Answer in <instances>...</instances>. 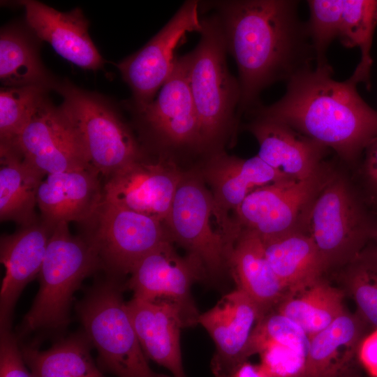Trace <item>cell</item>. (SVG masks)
Masks as SVG:
<instances>
[{"mask_svg": "<svg viewBox=\"0 0 377 377\" xmlns=\"http://www.w3.org/2000/svg\"><path fill=\"white\" fill-rule=\"evenodd\" d=\"M200 1H186L168 23L139 51L116 64L132 92V106L142 110L170 76L175 50L186 34L202 29Z\"/></svg>", "mask_w": 377, "mask_h": 377, "instance_id": "obj_10", "label": "cell"}, {"mask_svg": "<svg viewBox=\"0 0 377 377\" xmlns=\"http://www.w3.org/2000/svg\"><path fill=\"white\" fill-rule=\"evenodd\" d=\"M259 145L258 156L287 179L304 180L320 171L326 147L286 124L255 117L247 125Z\"/></svg>", "mask_w": 377, "mask_h": 377, "instance_id": "obj_23", "label": "cell"}, {"mask_svg": "<svg viewBox=\"0 0 377 377\" xmlns=\"http://www.w3.org/2000/svg\"><path fill=\"white\" fill-rule=\"evenodd\" d=\"M0 80L6 87L40 84L54 88L57 83L43 65L35 43L16 26L1 30Z\"/></svg>", "mask_w": 377, "mask_h": 377, "instance_id": "obj_29", "label": "cell"}, {"mask_svg": "<svg viewBox=\"0 0 377 377\" xmlns=\"http://www.w3.org/2000/svg\"><path fill=\"white\" fill-rule=\"evenodd\" d=\"M135 113L163 150L203 152L200 125L189 89L185 54L176 58L173 71L157 97Z\"/></svg>", "mask_w": 377, "mask_h": 377, "instance_id": "obj_14", "label": "cell"}, {"mask_svg": "<svg viewBox=\"0 0 377 377\" xmlns=\"http://www.w3.org/2000/svg\"><path fill=\"white\" fill-rule=\"evenodd\" d=\"M344 267L341 289L353 299L357 313L373 331L377 329V249L364 248Z\"/></svg>", "mask_w": 377, "mask_h": 377, "instance_id": "obj_31", "label": "cell"}, {"mask_svg": "<svg viewBox=\"0 0 377 377\" xmlns=\"http://www.w3.org/2000/svg\"><path fill=\"white\" fill-rule=\"evenodd\" d=\"M310 18L307 28L313 49L316 66L327 65V47L340 34L343 0H309Z\"/></svg>", "mask_w": 377, "mask_h": 377, "instance_id": "obj_34", "label": "cell"}, {"mask_svg": "<svg viewBox=\"0 0 377 377\" xmlns=\"http://www.w3.org/2000/svg\"><path fill=\"white\" fill-rule=\"evenodd\" d=\"M345 295L341 288L322 276L300 288L286 291L273 310L297 323L311 338L345 312Z\"/></svg>", "mask_w": 377, "mask_h": 377, "instance_id": "obj_27", "label": "cell"}, {"mask_svg": "<svg viewBox=\"0 0 377 377\" xmlns=\"http://www.w3.org/2000/svg\"><path fill=\"white\" fill-rule=\"evenodd\" d=\"M232 377H267L259 365H255L247 361L242 364L236 370Z\"/></svg>", "mask_w": 377, "mask_h": 377, "instance_id": "obj_39", "label": "cell"}, {"mask_svg": "<svg viewBox=\"0 0 377 377\" xmlns=\"http://www.w3.org/2000/svg\"><path fill=\"white\" fill-rule=\"evenodd\" d=\"M0 377H32L10 327H0Z\"/></svg>", "mask_w": 377, "mask_h": 377, "instance_id": "obj_36", "label": "cell"}, {"mask_svg": "<svg viewBox=\"0 0 377 377\" xmlns=\"http://www.w3.org/2000/svg\"><path fill=\"white\" fill-rule=\"evenodd\" d=\"M20 4L30 29L59 55L86 70L103 67L104 60L90 38L89 22L80 8L63 13L34 0H24Z\"/></svg>", "mask_w": 377, "mask_h": 377, "instance_id": "obj_19", "label": "cell"}, {"mask_svg": "<svg viewBox=\"0 0 377 377\" xmlns=\"http://www.w3.org/2000/svg\"><path fill=\"white\" fill-rule=\"evenodd\" d=\"M9 146L45 176L92 167L75 130L46 97Z\"/></svg>", "mask_w": 377, "mask_h": 377, "instance_id": "obj_13", "label": "cell"}, {"mask_svg": "<svg viewBox=\"0 0 377 377\" xmlns=\"http://www.w3.org/2000/svg\"><path fill=\"white\" fill-rule=\"evenodd\" d=\"M319 172L304 180L282 179L252 191L235 211V223L261 239L301 229L307 209L327 179Z\"/></svg>", "mask_w": 377, "mask_h": 377, "instance_id": "obj_11", "label": "cell"}, {"mask_svg": "<svg viewBox=\"0 0 377 377\" xmlns=\"http://www.w3.org/2000/svg\"><path fill=\"white\" fill-rule=\"evenodd\" d=\"M120 277L108 275L87 289L75 306L101 370L117 377H172L150 368L123 299Z\"/></svg>", "mask_w": 377, "mask_h": 377, "instance_id": "obj_5", "label": "cell"}, {"mask_svg": "<svg viewBox=\"0 0 377 377\" xmlns=\"http://www.w3.org/2000/svg\"><path fill=\"white\" fill-rule=\"evenodd\" d=\"M91 221L95 228L87 239L108 275L130 274L143 257L172 241L163 223L104 200Z\"/></svg>", "mask_w": 377, "mask_h": 377, "instance_id": "obj_8", "label": "cell"}, {"mask_svg": "<svg viewBox=\"0 0 377 377\" xmlns=\"http://www.w3.org/2000/svg\"><path fill=\"white\" fill-rule=\"evenodd\" d=\"M230 267L242 290L258 306L261 316L272 311L286 293L265 256L260 237L241 229L227 256Z\"/></svg>", "mask_w": 377, "mask_h": 377, "instance_id": "obj_24", "label": "cell"}, {"mask_svg": "<svg viewBox=\"0 0 377 377\" xmlns=\"http://www.w3.org/2000/svg\"><path fill=\"white\" fill-rule=\"evenodd\" d=\"M359 359L362 367L371 376L377 377V329L371 331L363 340Z\"/></svg>", "mask_w": 377, "mask_h": 377, "instance_id": "obj_37", "label": "cell"}, {"mask_svg": "<svg viewBox=\"0 0 377 377\" xmlns=\"http://www.w3.org/2000/svg\"><path fill=\"white\" fill-rule=\"evenodd\" d=\"M0 220L36 223L37 192L44 175L9 145H0Z\"/></svg>", "mask_w": 377, "mask_h": 377, "instance_id": "obj_26", "label": "cell"}, {"mask_svg": "<svg viewBox=\"0 0 377 377\" xmlns=\"http://www.w3.org/2000/svg\"><path fill=\"white\" fill-rule=\"evenodd\" d=\"M203 170L202 177L212 187L216 219L224 237L235 226L228 216L230 210L236 211L255 189L287 179L258 155L241 158L221 151L209 156Z\"/></svg>", "mask_w": 377, "mask_h": 377, "instance_id": "obj_17", "label": "cell"}, {"mask_svg": "<svg viewBox=\"0 0 377 377\" xmlns=\"http://www.w3.org/2000/svg\"><path fill=\"white\" fill-rule=\"evenodd\" d=\"M260 368L267 377H303L307 353L287 345L269 344L260 352Z\"/></svg>", "mask_w": 377, "mask_h": 377, "instance_id": "obj_35", "label": "cell"}, {"mask_svg": "<svg viewBox=\"0 0 377 377\" xmlns=\"http://www.w3.org/2000/svg\"><path fill=\"white\" fill-rule=\"evenodd\" d=\"M49 89L40 84L1 88L0 145L14 142Z\"/></svg>", "mask_w": 377, "mask_h": 377, "instance_id": "obj_32", "label": "cell"}, {"mask_svg": "<svg viewBox=\"0 0 377 377\" xmlns=\"http://www.w3.org/2000/svg\"><path fill=\"white\" fill-rule=\"evenodd\" d=\"M371 330L347 309L310 338L303 377H362L360 346Z\"/></svg>", "mask_w": 377, "mask_h": 377, "instance_id": "obj_22", "label": "cell"}, {"mask_svg": "<svg viewBox=\"0 0 377 377\" xmlns=\"http://www.w3.org/2000/svg\"><path fill=\"white\" fill-rule=\"evenodd\" d=\"M216 10L228 52L239 72L237 117L256 108L260 92L288 81L316 59L307 24L292 0H228L207 3Z\"/></svg>", "mask_w": 377, "mask_h": 377, "instance_id": "obj_1", "label": "cell"}, {"mask_svg": "<svg viewBox=\"0 0 377 377\" xmlns=\"http://www.w3.org/2000/svg\"><path fill=\"white\" fill-rule=\"evenodd\" d=\"M262 242L269 265L287 291L306 286L327 271L314 242L302 229Z\"/></svg>", "mask_w": 377, "mask_h": 377, "instance_id": "obj_25", "label": "cell"}, {"mask_svg": "<svg viewBox=\"0 0 377 377\" xmlns=\"http://www.w3.org/2000/svg\"><path fill=\"white\" fill-rule=\"evenodd\" d=\"M256 304L239 288L226 294L214 306L200 313L201 325L213 339L216 351L212 360L215 377H232L246 362L248 346L259 320Z\"/></svg>", "mask_w": 377, "mask_h": 377, "instance_id": "obj_16", "label": "cell"}, {"mask_svg": "<svg viewBox=\"0 0 377 377\" xmlns=\"http://www.w3.org/2000/svg\"><path fill=\"white\" fill-rule=\"evenodd\" d=\"M172 241H167L143 257L133 268L126 288L133 297L145 300H165L178 305L187 326L198 324L200 313L191 294L193 283L206 275L194 257L179 256Z\"/></svg>", "mask_w": 377, "mask_h": 377, "instance_id": "obj_12", "label": "cell"}, {"mask_svg": "<svg viewBox=\"0 0 377 377\" xmlns=\"http://www.w3.org/2000/svg\"><path fill=\"white\" fill-rule=\"evenodd\" d=\"M273 343L290 346L308 353L310 338L297 323L272 310L254 328L248 346L249 357Z\"/></svg>", "mask_w": 377, "mask_h": 377, "instance_id": "obj_33", "label": "cell"}, {"mask_svg": "<svg viewBox=\"0 0 377 377\" xmlns=\"http://www.w3.org/2000/svg\"><path fill=\"white\" fill-rule=\"evenodd\" d=\"M364 172L371 187L377 191V138L365 149Z\"/></svg>", "mask_w": 377, "mask_h": 377, "instance_id": "obj_38", "label": "cell"}, {"mask_svg": "<svg viewBox=\"0 0 377 377\" xmlns=\"http://www.w3.org/2000/svg\"><path fill=\"white\" fill-rule=\"evenodd\" d=\"M332 74L328 64L306 67L290 77L277 102L251 111L353 160L377 138V112L360 96L354 77L341 82Z\"/></svg>", "mask_w": 377, "mask_h": 377, "instance_id": "obj_2", "label": "cell"}, {"mask_svg": "<svg viewBox=\"0 0 377 377\" xmlns=\"http://www.w3.org/2000/svg\"><path fill=\"white\" fill-rule=\"evenodd\" d=\"M99 268L100 259L89 241L73 236L68 223L56 225L38 274V291L17 329V339L33 332L65 328L74 293Z\"/></svg>", "mask_w": 377, "mask_h": 377, "instance_id": "obj_4", "label": "cell"}, {"mask_svg": "<svg viewBox=\"0 0 377 377\" xmlns=\"http://www.w3.org/2000/svg\"><path fill=\"white\" fill-rule=\"evenodd\" d=\"M304 230L314 242L327 270L346 266L364 249L369 223L347 184L328 178L311 202Z\"/></svg>", "mask_w": 377, "mask_h": 377, "instance_id": "obj_7", "label": "cell"}, {"mask_svg": "<svg viewBox=\"0 0 377 377\" xmlns=\"http://www.w3.org/2000/svg\"><path fill=\"white\" fill-rule=\"evenodd\" d=\"M204 182L195 172H183L165 226L172 242L195 258L206 274L216 276L228 266L226 245L222 232L211 224L215 208Z\"/></svg>", "mask_w": 377, "mask_h": 377, "instance_id": "obj_9", "label": "cell"}, {"mask_svg": "<svg viewBox=\"0 0 377 377\" xmlns=\"http://www.w3.org/2000/svg\"><path fill=\"white\" fill-rule=\"evenodd\" d=\"M183 172L171 159L135 161L110 175L103 200L165 224Z\"/></svg>", "mask_w": 377, "mask_h": 377, "instance_id": "obj_15", "label": "cell"}, {"mask_svg": "<svg viewBox=\"0 0 377 377\" xmlns=\"http://www.w3.org/2000/svg\"><path fill=\"white\" fill-rule=\"evenodd\" d=\"M61 96L58 107L75 130L89 161L108 177L143 158L142 152L116 109L103 97L69 82L56 83Z\"/></svg>", "mask_w": 377, "mask_h": 377, "instance_id": "obj_6", "label": "cell"}, {"mask_svg": "<svg viewBox=\"0 0 377 377\" xmlns=\"http://www.w3.org/2000/svg\"><path fill=\"white\" fill-rule=\"evenodd\" d=\"M98 175L93 167L47 175L37 192L43 221L52 228L62 222L91 221L103 200Z\"/></svg>", "mask_w": 377, "mask_h": 377, "instance_id": "obj_20", "label": "cell"}, {"mask_svg": "<svg viewBox=\"0 0 377 377\" xmlns=\"http://www.w3.org/2000/svg\"><path fill=\"white\" fill-rule=\"evenodd\" d=\"M52 230L42 221L1 236L0 260L6 274L0 291V327H11L15 304L25 286L38 276Z\"/></svg>", "mask_w": 377, "mask_h": 377, "instance_id": "obj_21", "label": "cell"}, {"mask_svg": "<svg viewBox=\"0 0 377 377\" xmlns=\"http://www.w3.org/2000/svg\"><path fill=\"white\" fill-rule=\"evenodd\" d=\"M377 24V1L343 0L339 39L346 47L360 50L361 60L353 73L358 82L369 86L371 49Z\"/></svg>", "mask_w": 377, "mask_h": 377, "instance_id": "obj_30", "label": "cell"}, {"mask_svg": "<svg viewBox=\"0 0 377 377\" xmlns=\"http://www.w3.org/2000/svg\"><path fill=\"white\" fill-rule=\"evenodd\" d=\"M91 346L84 331L59 340L45 350L20 344L32 377H105L93 360Z\"/></svg>", "mask_w": 377, "mask_h": 377, "instance_id": "obj_28", "label": "cell"}, {"mask_svg": "<svg viewBox=\"0 0 377 377\" xmlns=\"http://www.w3.org/2000/svg\"><path fill=\"white\" fill-rule=\"evenodd\" d=\"M126 309L146 357L168 369L172 377H186L180 332L187 325L180 307L165 300L133 297Z\"/></svg>", "mask_w": 377, "mask_h": 377, "instance_id": "obj_18", "label": "cell"}, {"mask_svg": "<svg viewBox=\"0 0 377 377\" xmlns=\"http://www.w3.org/2000/svg\"><path fill=\"white\" fill-rule=\"evenodd\" d=\"M199 43L185 54L189 89L200 121L203 152H221L238 121L241 91L229 72L227 48L216 13L201 18Z\"/></svg>", "mask_w": 377, "mask_h": 377, "instance_id": "obj_3", "label": "cell"}]
</instances>
